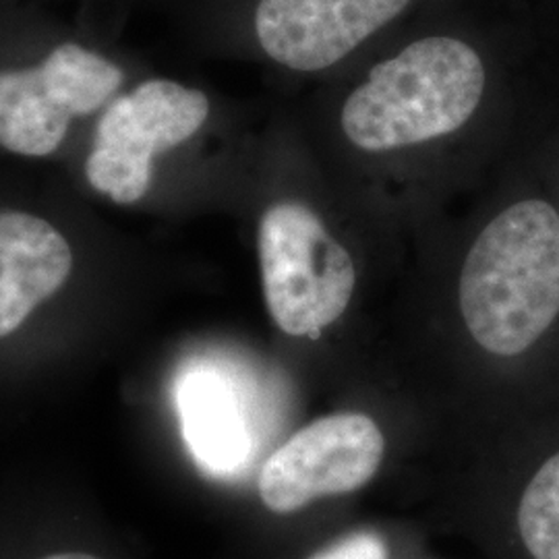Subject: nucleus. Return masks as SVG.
I'll return each instance as SVG.
<instances>
[{"label": "nucleus", "mask_w": 559, "mask_h": 559, "mask_svg": "<svg viewBox=\"0 0 559 559\" xmlns=\"http://www.w3.org/2000/svg\"><path fill=\"white\" fill-rule=\"evenodd\" d=\"M311 559H388L385 545L371 533H359L340 540L320 556Z\"/></svg>", "instance_id": "nucleus-10"}, {"label": "nucleus", "mask_w": 559, "mask_h": 559, "mask_svg": "<svg viewBox=\"0 0 559 559\" xmlns=\"http://www.w3.org/2000/svg\"><path fill=\"white\" fill-rule=\"evenodd\" d=\"M519 531L535 559H559V454L551 456L524 489Z\"/></svg>", "instance_id": "nucleus-9"}, {"label": "nucleus", "mask_w": 559, "mask_h": 559, "mask_svg": "<svg viewBox=\"0 0 559 559\" xmlns=\"http://www.w3.org/2000/svg\"><path fill=\"white\" fill-rule=\"evenodd\" d=\"M119 36L44 0H0V160L60 166L135 80Z\"/></svg>", "instance_id": "nucleus-1"}, {"label": "nucleus", "mask_w": 559, "mask_h": 559, "mask_svg": "<svg viewBox=\"0 0 559 559\" xmlns=\"http://www.w3.org/2000/svg\"><path fill=\"white\" fill-rule=\"evenodd\" d=\"M258 255L267 311L288 336H320L353 299V258L305 203L280 201L261 214Z\"/></svg>", "instance_id": "nucleus-5"}, {"label": "nucleus", "mask_w": 559, "mask_h": 559, "mask_svg": "<svg viewBox=\"0 0 559 559\" xmlns=\"http://www.w3.org/2000/svg\"><path fill=\"white\" fill-rule=\"evenodd\" d=\"M46 559H100L94 558V556H87V554H59V556H50Z\"/></svg>", "instance_id": "nucleus-12"}, {"label": "nucleus", "mask_w": 559, "mask_h": 559, "mask_svg": "<svg viewBox=\"0 0 559 559\" xmlns=\"http://www.w3.org/2000/svg\"><path fill=\"white\" fill-rule=\"evenodd\" d=\"M212 119L200 87L160 75H138L94 119L59 166L81 198L117 210L145 207L162 164L198 140Z\"/></svg>", "instance_id": "nucleus-3"}, {"label": "nucleus", "mask_w": 559, "mask_h": 559, "mask_svg": "<svg viewBox=\"0 0 559 559\" xmlns=\"http://www.w3.org/2000/svg\"><path fill=\"white\" fill-rule=\"evenodd\" d=\"M460 311L471 336L498 357H516L559 313V214L545 201L501 212L468 251Z\"/></svg>", "instance_id": "nucleus-2"}, {"label": "nucleus", "mask_w": 559, "mask_h": 559, "mask_svg": "<svg viewBox=\"0 0 559 559\" xmlns=\"http://www.w3.org/2000/svg\"><path fill=\"white\" fill-rule=\"evenodd\" d=\"M483 90L479 50L460 36L427 34L371 67L342 108V129L367 152L417 145L459 131Z\"/></svg>", "instance_id": "nucleus-4"}, {"label": "nucleus", "mask_w": 559, "mask_h": 559, "mask_svg": "<svg viewBox=\"0 0 559 559\" xmlns=\"http://www.w3.org/2000/svg\"><path fill=\"white\" fill-rule=\"evenodd\" d=\"M383 448L380 427L365 415L316 420L265 460L261 501L276 514H290L313 500L357 491L378 473Z\"/></svg>", "instance_id": "nucleus-7"}, {"label": "nucleus", "mask_w": 559, "mask_h": 559, "mask_svg": "<svg viewBox=\"0 0 559 559\" xmlns=\"http://www.w3.org/2000/svg\"><path fill=\"white\" fill-rule=\"evenodd\" d=\"M417 0H245L242 27L267 59L323 71L376 38Z\"/></svg>", "instance_id": "nucleus-6"}, {"label": "nucleus", "mask_w": 559, "mask_h": 559, "mask_svg": "<svg viewBox=\"0 0 559 559\" xmlns=\"http://www.w3.org/2000/svg\"><path fill=\"white\" fill-rule=\"evenodd\" d=\"M138 0H90L83 7V15L96 21L104 29L119 34L120 23L129 15V9Z\"/></svg>", "instance_id": "nucleus-11"}, {"label": "nucleus", "mask_w": 559, "mask_h": 559, "mask_svg": "<svg viewBox=\"0 0 559 559\" xmlns=\"http://www.w3.org/2000/svg\"><path fill=\"white\" fill-rule=\"evenodd\" d=\"M182 433L201 466L235 475L255 454L253 431L237 392L210 371H193L179 390Z\"/></svg>", "instance_id": "nucleus-8"}]
</instances>
